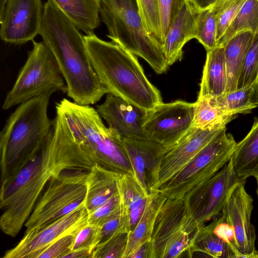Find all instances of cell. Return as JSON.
<instances>
[{
    "label": "cell",
    "mask_w": 258,
    "mask_h": 258,
    "mask_svg": "<svg viewBox=\"0 0 258 258\" xmlns=\"http://www.w3.org/2000/svg\"><path fill=\"white\" fill-rule=\"evenodd\" d=\"M150 251L149 241L138 248L131 255V258H149Z\"/></svg>",
    "instance_id": "cell-40"
},
{
    "label": "cell",
    "mask_w": 258,
    "mask_h": 258,
    "mask_svg": "<svg viewBox=\"0 0 258 258\" xmlns=\"http://www.w3.org/2000/svg\"><path fill=\"white\" fill-rule=\"evenodd\" d=\"M226 131L225 128L157 192L167 199H183L222 168L229 161L237 143Z\"/></svg>",
    "instance_id": "cell-10"
},
{
    "label": "cell",
    "mask_w": 258,
    "mask_h": 258,
    "mask_svg": "<svg viewBox=\"0 0 258 258\" xmlns=\"http://www.w3.org/2000/svg\"><path fill=\"white\" fill-rule=\"evenodd\" d=\"M86 35L100 25L101 0H50Z\"/></svg>",
    "instance_id": "cell-21"
},
{
    "label": "cell",
    "mask_w": 258,
    "mask_h": 258,
    "mask_svg": "<svg viewBox=\"0 0 258 258\" xmlns=\"http://www.w3.org/2000/svg\"><path fill=\"white\" fill-rule=\"evenodd\" d=\"M121 222L120 205V207L116 211L107 217L99 225L100 226V241L99 243L105 241L118 232H122Z\"/></svg>",
    "instance_id": "cell-38"
},
{
    "label": "cell",
    "mask_w": 258,
    "mask_h": 258,
    "mask_svg": "<svg viewBox=\"0 0 258 258\" xmlns=\"http://www.w3.org/2000/svg\"><path fill=\"white\" fill-rule=\"evenodd\" d=\"M215 224L214 218L209 225L199 227L187 251L188 257H192L195 253H198L203 257L236 258L233 248L214 232Z\"/></svg>",
    "instance_id": "cell-20"
},
{
    "label": "cell",
    "mask_w": 258,
    "mask_h": 258,
    "mask_svg": "<svg viewBox=\"0 0 258 258\" xmlns=\"http://www.w3.org/2000/svg\"><path fill=\"white\" fill-rule=\"evenodd\" d=\"M88 172L66 170L52 178L25 223V234L33 233L84 205Z\"/></svg>",
    "instance_id": "cell-7"
},
{
    "label": "cell",
    "mask_w": 258,
    "mask_h": 258,
    "mask_svg": "<svg viewBox=\"0 0 258 258\" xmlns=\"http://www.w3.org/2000/svg\"><path fill=\"white\" fill-rule=\"evenodd\" d=\"M33 41V48L7 93L2 108L8 110L33 98L49 96L68 88L54 56L43 42Z\"/></svg>",
    "instance_id": "cell-8"
},
{
    "label": "cell",
    "mask_w": 258,
    "mask_h": 258,
    "mask_svg": "<svg viewBox=\"0 0 258 258\" xmlns=\"http://www.w3.org/2000/svg\"><path fill=\"white\" fill-rule=\"evenodd\" d=\"M96 110L108 127L122 138L148 139L143 125L148 111L111 93L106 94L104 102L96 106Z\"/></svg>",
    "instance_id": "cell-16"
},
{
    "label": "cell",
    "mask_w": 258,
    "mask_h": 258,
    "mask_svg": "<svg viewBox=\"0 0 258 258\" xmlns=\"http://www.w3.org/2000/svg\"><path fill=\"white\" fill-rule=\"evenodd\" d=\"M227 82L224 46L207 51L198 99L221 95L226 92Z\"/></svg>",
    "instance_id": "cell-18"
},
{
    "label": "cell",
    "mask_w": 258,
    "mask_h": 258,
    "mask_svg": "<svg viewBox=\"0 0 258 258\" xmlns=\"http://www.w3.org/2000/svg\"><path fill=\"white\" fill-rule=\"evenodd\" d=\"M183 199H166L156 216L149 258H177L189 249L199 227Z\"/></svg>",
    "instance_id": "cell-9"
},
{
    "label": "cell",
    "mask_w": 258,
    "mask_h": 258,
    "mask_svg": "<svg viewBox=\"0 0 258 258\" xmlns=\"http://www.w3.org/2000/svg\"><path fill=\"white\" fill-rule=\"evenodd\" d=\"M119 207L120 197L117 190L105 202L88 214V222L99 225L107 217Z\"/></svg>",
    "instance_id": "cell-37"
},
{
    "label": "cell",
    "mask_w": 258,
    "mask_h": 258,
    "mask_svg": "<svg viewBox=\"0 0 258 258\" xmlns=\"http://www.w3.org/2000/svg\"><path fill=\"white\" fill-rule=\"evenodd\" d=\"M188 0H157L163 41L179 12Z\"/></svg>",
    "instance_id": "cell-35"
},
{
    "label": "cell",
    "mask_w": 258,
    "mask_h": 258,
    "mask_svg": "<svg viewBox=\"0 0 258 258\" xmlns=\"http://www.w3.org/2000/svg\"><path fill=\"white\" fill-rule=\"evenodd\" d=\"M247 0H217L212 7L216 21L217 44Z\"/></svg>",
    "instance_id": "cell-29"
},
{
    "label": "cell",
    "mask_w": 258,
    "mask_h": 258,
    "mask_svg": "<svg viewBox=\"0 0 258 258\" xmlns=\"http://www.w3.org/2000/svg\"><path fill=\"white\" fill-rule=\"evenodd\" d=\"M85 204L68 215L32 234H25L13 248L7 250L3 258H33L37 252L61 237L75 233L88 223Z\"/></svg>",
    "instance_id": "cell-15"
},
{
    "label": "cell",
    "mask_w": 258,
    "mask_h": 258,
    "mask_svg": "<svg viewBox=\"0 0 258 258\" xmlns=\"http://www.w3.org/2000/svg\"><path fill=\"white\" fill-rule=\"evenodd\" d=\"M84 37L93 68L109 93L147 111L163 102L159 90L147 79L136 55L94 33Z\"/></svg>",
    "instance_id": "cell-3"
},
{
    "label": "cell",
    "mask_w": 258,
    "mask_h": 258,
    "mask_svg": "<svg viewBox=\"0 0 258 258\" xmlns=\"http://www.w3.org/2000/svg\"><path fill=\"white\" fill-rule=\"evenodd\" d=\"M248 31L258 34V0H247L245 3L218 41L217 47L224 46L234 36Z\"/></svg>",
    "instance_id": "cell-27"
},
{
    "label": "cell",
    "mask_w": 258,
    "mask_h": 258,
    "mask_svg": "<svg viewBox=\"0 0 258 258\" xmlns=\"http://www.w3.org/2000/svg\"><path fill=\"white\" fill-rule=\"evenodd\" d=\"M230 160L239 177L246 179L255 176L258 171V118H255L245 138L236 143Z\"/></svg>",
    "instance_id": "cell-22"
},
{
    "label": "cell",
    "mask_w": 258,
    "mask_h": 258,
    "mask_svg": "<svg viewBox=\"0 0 258 258\" xmlns=\"http://www.w3.org/2000/svg\"><path fill=\"white\" fill-rule=\"evenodd\" d=\"M216 33V21L212 7L199 11L195 38L204 46L206 51L217 47Z\"/></svg>",
    "instance_id": "cell-28"
},
{
    "label": "cell",
    "mask_w": 258,
    "mask_h": 258,
    "mask_svg": "<svg viewBox=\"0 0 258 258\" xmlns=\"http://www.w3.org/2000/svg\"><path fill=\"white\" fill-rule=\"evenodd\" d=\"M136 2L146 31L156 42L163 47L164 41L161 32L157 0H136Z\"/></svg>",
    "instance_id": "cell-31"
},
{
    "label": "cell",
    "mask_w": 258,
    "mask_h": 258,
    "mask_svg": "<svg viewBox=\"0 0 258 258\" xmlns=\"http://www.w3.org/2000/svg\"><path fill=\"white\" fill-rule=\"evenodd\" d=\"M100 16L112 41L145 59L157 74L167 71L163 48L146 31L136 0H101Z\"/></svg>",
    "instance_id": "cell-6"
},
{
    "label": "cell",
    "mask_w": 258,
    "mask_h": 258,
    "mask_svg": "<svg viewBox=\"0 0 258 258\" xmlns=\"http://www.w3.org/2000/svg\"><path fill=\"white\" fill-rule=\"evenodd\" d=\"M253 102L258 105V75L255 83L253 84Z\"/></svg>",
    "instance_id": "cell-42"
},
{
    "label": "cell",
    "mask_w": 258,
    "mask_h": 258,
    "mask_svg": "<svg viewBox=\"0 0 258 258\" xmlns=\"http://www.w3.org/2000/svg\"><path fill=\"white\" fill-rule=\"evenodd\" d=\"M128 234L118 232L98 244L94 250L93 258H123Z\"/></svg>",
    "instance_id": "cell-33"
},
{
    "label": "cell",
    "mask_w": 258,
    "mask_h": 258,
    "mask_svg": "<svg viewBox=\"0 0 258 258\" xmlns=\"http://www.w3.org/2000/svg\"><path fill=\"white\" fill-rule=\"evenodd\" d=\"M217 0H189L198 11L203 10L212 7Z\"/></svg>",
    "instance_id": "cell-41"
},
{
    "label": "cell",
    "mask_w": 258,
    "mask_h": 258,
    "mask_svg": "<svg viewBox=\"0 0 258 258\" xmlns=\"http://www.w3.org/2000/svg\"><path fill=\"white\" fill-rule=\"evenodd\" d=\"M79 30L50 0L45 2L39 34L58 63L68 96L78 104L90 105L109 91L93 68L84 37Z\"/></svg>",
    "instance_id": "cell-2"
},
{
    "label": "cell",
    "mask_w": 258,
    "mask_h": 258,
    "mask_svg": "<svg viewBox=\"0 0 258 258\" xmlns=\"http://www.w3.org/2000/svg\"><path fill=\"white\" fill-rule=\"evenodd\" d=\"M100 241V226L88 222L74 234L71 250L94 251Z\"/></svg>",
    "instance_id": "cell-34"
},
{
    "label": "cell",
    "mask_w": 258,
    "mask_h": 258,
    "mask_svg": "<svg viewBox=\"0 0 258 258\" xmlns=\"http://www.w3.org/2000/svg\"><path fill=\"white\" fill-rule=\"evenodd\" d=\"M258 244V243H257ZM256 258H258V249L256 250Z\"/></svg>",
    "instance_id": "cell-45"
},
{
    "label": "cell",
    "mask_w": 258,
    "mask_h": 258,
    "mask_svg": "<svg viewBox=\"0 0 258 258\" xmlns=\"http://www.w3.org/2000/svg\"><path fill=\"white\" fill-rule=\"evenodd\" d=\"M122 139L134 176L145 191L149 194L145 158L138 140L126 138H122Z\"/></svg>",
    "instance_id": "cell-30"
},
{
    "label": "cell",
    "mask_w": 258,
    "mask_h": 258,
    "mask_svg": "<svg viewBox=\"0 0 258 258\" xmlns=\"http://www.w3.org/2000/svg\"><path fill=\"white\" fill-rule=\"evenodd\" d=\"M253 84L210 98L215 105L231 115L250 113L258 106L253 102Z\"/></svg>",
    "instance_id": "cell-26"
},
{
    "label": "cell",
    "mask_w": 258,
    "mask_h": 258,
    "mask_svg": "<svg viewBox=\"0 0 258 258\" xmlns=\"http://www.w3.org/2000/svg\"><path fill=\"white\" fill-rule=\"evenodd\" d=\"M94 251L90 250H70L62 258H93Z\"/></svg>",
    "instance_id": "cell-39"
},
{
    "label": "cell",
    "mask_w": 258,
    "mask_h": 258,
    "mask_svg": "<svg viewBox=\"0 0 258 258\" xmlns=\"http://www.w3.org/2000/svg\"><path fill=\"white\" fill-rule=\"evenodd\" d=\"M255 34L248 31L231 38L224 45L228 82L226 92L237 89L243 64Z\"/></svg>",
    "instance_id": "cell-24"
},
{
    "label": "cell",
    "mask_w": 258,
    "mask_h": 258,
    "mask_svg": "<svg viewBox=\"0 0 258 258\" xmlns=\"http://www.w3.org/2000/svg\"><path fill=\"white\" fill-rule=\"evenodd\" d=\"M198 12L188 0L171 26L162 47L169 67L181 59L183 46L196 38Z\"/></svg>",
    "instance_id": "cell-17"
},
{
    "label": "cell",
    "mask_w": 258,
    "mask_h": 258,
    "mask_svg": "<svg viewBox=\"0 0 258 258\" xmlns=\"http://www.w3.org/2000/svg\"><path fill=\"white\" fill-rule=\"evenodd\" d=\"M166 199L157 192L149 194L142 217L128 234L123 258L130 257L138 248L150 240L156 216Z\"/></svg>",
    "instance_id": "cell-23"
},
{
    "label": "cell",
    "mask_w": 258,
    "mask_h": 258,
    "mask_svg": "<svg viewBox=\"0 0 258 258\" xmlns=\"http://www.w3.org/2000/svg\"><path fill=\"white\" fill-rule=\"evenodd\" d=\"M55 108L63 114L74 139L94 163L134 175L122 138L104 125L96 109L66 98L56 103Z\"/></svg>",
    "instance_id": "cell-4"
},
{
    "label": "cell",
    "mask_w": 258,
    "mask_h": 258,
    "mask_svg": "<svg viewBox=\"0 0 258 258\" xmlns=\"http://www.w3.org/2000/svg\"><path fill=\"white\" fill-rule=\"evenodd\" d=\"M56 111L53 126L33 154L1 181L0 227L10 237L21 231L52 178L66 170L89 171L94 164L74 139L63 114Z\"/></svg>",
    "instance_id": "cell-1"
},
{
    "label": "cell",
    "mask_w": 258,
    "mask_h": 258,
    "mask_svg": "<svg viewBox=\"0 0 258 258\" xmlns=\"http://www.w3.org/2000/svg\"><path fill=\"white\" fill-rule=\"evenodd\" d=\"M43 15L41 0H8L0 18L4 41L22 44L39 34Z\"/></svg>",
    "instance_id": "cell-14"
},
{
    "label": "cell",
    "mask_w": 258,
    "mask_h": 258,
    "mask_svg": "<svg viewBox=\"0 0 258 258\" xmlns=\"http://www.w3.org/2000/svg\"><path fill=\"white\" fill-rule=\"evenodd\" d=\"M121 175L94 163L87 177V191L85 204L88 214L117 191V180Z\"/></svg>",
    "instance_id": "cell-19"
},
{
    "label": "cell",
    "mask_w": 258,
    "mask_h": 258,
    "mask_svg": "<svg viewBox=\"0 0 258 258\" xmlns=\"http://www.w3.org/2000/svg\"><path fill=\"white\" fill-rule=\"evenodd\" d=\"M8 0H0V18L2 16Z\"/></svg>",
    "instance_id": "cell-43"
},
{
    "label": "cell",
    "mask_w": 258,
    "mask_h": 258,
    "mask_svg": "<svg viewBox=\"0 0 258 258\" xmlns=\"http://www.w3.org/2000/svg\"><path fill=\"white\" fill-rule=\"evenodd\" d=\"M245 183L244 179L230 189L221 217L233 230L238 258H256V234L251 222L253 200L245 189Z\"/></svg>",
    "instance_id": "cell-13"
},
{
    "label": "cell",
    "mask_w": 258,
    "mask_h": 258,
    "mask_svg": "<svg viewBox=\"0 0 258 258\" xmlns=\"http://www.w3.org/2000/svg\"><path fill=\"white\" fill-rule=\"evenodd\" d=\"M257 75L258 34H255L246 54L238 82L237 89L253 85L256 80Z\"/></svg>",
    "instance_id": "cell-32"
},
{
    "label": "cell",
    "mask_w": 258,
    "mask_h": 258,
    "mask_svg": "<svg viewBox=\"0 0 258 258\" xmlns=\"http://www.w3.org/2000/svg\"><path fill=\"white\" fill-rule=\"evenodd\" d=\"M194 110L195 102L159 104L148 112L143 125L146 136L162 147L161 152L170 148L191 127Z\"/></svg>",
    "instance_id": "cell-11"
},
{
    "label": "cell",
    "mask_w": 258,
    "mask_h": 258,
    "mask_svg": "<svg viewBox=\"0 0 258 258\" xmlns=\"http://www.w3.org/2000/svg\"><path fill=\"white\" fill-rule=\"evenodd\" d=\"M236 117L213 104L210 98L197 99L191 126L203 130L224 128Z\"/></svg>",
    "instance_id": "cell-25"
},
{
    "label": "cell",
    "mask_w": 258,
    "mask_h": 258,
    "mask_svg": "<svg viewBox=\"0 0 258 258\" xmlns=\"http://www.w3.org/2000/svg\"><path fill=\"white\" fill-rule=\"evenodd\" d=\"M244 179L235 173L229 160L214 175L183 199L189 214L199 226L217 217L223 209L230 189Z\"/></svg>",
    "instance_id": "cell-12"
},
{
    "label": "cell",
    "mask_w": 258,
    "mask_h": 258,
    "mask_svg": "<svg viewBox=\"0 0 258 258\" xmlns=\"http://www.w3.org/2000/svg\"><path fill=\"white\" fill-rule=\"evenodd\" d=\"M254 177L255 178L256 181V185H257L256 194H257V198H258V171Z\"/></svg>",
    "instance_id": "cell-44"
},
{
    "label": "cell",
    "mask_w": 258,
    "mask_h": 258,
    "mask_svg": "<svg viewBox=\"0 0 258 258\" xmlns=\"http://www.w3.org/2000/svg\"><path fill=\"white\" fill-rule=\"evenodd\" d=\"M75 234L64 235L36 253L33 258H62L71 250Z\"/></svg>",
    "instance_id": "cell-36"
},
{
    "label": "cell",
    "mask_w": 258,
    "mask_h": 258,
    "mask_svg": "<svg viewBox=\"0 0 258 258\" xmlns=\"http://www.w3.org/2000/svg\"><path fill=\"white\" fill-rule=\"evenodd\" d=\"M49 96L20 104L0 133L1 181L14 173L33 154L54 124L47 114Z\"/></svg>",
    "instance_id": "cell-5"
}]
</instances>
